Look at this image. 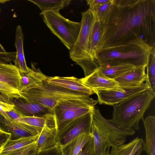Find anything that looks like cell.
Wrapping results in <instances>:
<instances>
[{
	"label": "cell",
	"mask_w": 155,
	"mask_h": 155,
	"mask_svg": "<svg viewBox=\"0 0 155 155\" xmlns=\"http://www.w3.org/2000/svg\"><path fill=\"white\" fill-rule=\"evenodd\" d=\"M7 52L2 45L0 44V53H5Z\"/></svg>",
	"instance_id": "38"
},
{
	"label": "cell",
	"mask_w": 155,
	"mask_h": 155,
	"mask_svg": "<svg viewBox=\"0 0 155 155\" xmlns=\"http://www.w3.org/2000/svg\"><path fill=\"white\" fill-rule=\"evenodd\" d=\"M146 83L135 87L118 86L112 89L93 90L97 96L100 104L114 106L123 100L140 92L149 88Z\"/></svg>",
	"instance_id": "9"
},
{
	"label": "cell",
	"mask_w": 155,
	"mask_h": 155,
	"mask_svg": "<svg viewBox=\"0 0 155 155\" xmlns=\"http://www.w3.org/2000/svg\"><path fill=\"white\" fill-rule=\"evenodd\" d=\"M155 97L150 88L143 91L113 106L112 120L118 125L127 129L138 130L140 120Z\"/></svg>",
	"instance_id": "4"
},
{
	"label": "cell",
	"mask_w": 155,
	"mask_h": 155,
	"mask_svg": "<svg viewBox=\"0 0 155 155\" xmlns=\"http://www.w3.org/2000/svg\"><path fill=\"white\" fill-rule=\"evenodd\" d=\"M59 10L41 12L40 15L51 32L70 50L78 38L81 23L65 18L60 14Z\"/></svg>",
	"instance_id": "7"
},
{
	"label": "cell",
	"mask_w": 155,
	"mask_h": 155,
	"mask_svg": "<svg viewBox=\"0 0 155 155\" xmlns=\"http://www.w3.org/2000/svg\"><path fill=\"white\" fill-rule=\"evenodd\" d=\"M143 121L146 132V140L143 145V150L147 155H155V117L150 116Z\"/></svg>",
	"instance_id": "22"
},
{
	"label": "cell",
	"mask_w": 155,
	"mask_h": 155,
	"mask_svg": "<svg viewBox=\"0 0 155 155\" xmlns=\"http://www.w3.org/2000/svg\"><path fill=\"white\" fill-rule=\"evenodd\" d=\"M10 101L15 108L24 115L42 117L54 116L53 109L41 104L28 101L21 97Z\"/></svg>",
	"instance_id": "11"
},
{
	"label": "cell",
	"mask_w": 155,
	"mask_h": 155,
	"mask_svg": "<svg viewBox=\"0 0 155 155\" xmlns=\"http://www.w3.org/2000/svg\"><path fill=\"white\" fill-rule=\"evenodd\" d=\"M39 135L24 137L15 139L8 136L0 147V155H13L36 142Z\"/></svg>",
	"instance_id": "13"
},
{
	"label": "cell",
	"mask_w": 155,
	"mask_h": 155,
	"mask_svg": "<svg viewBox=\"0 0 155 155\" xmlns=\"http://www.w3.org/2000/svg\"></svg>",
	"instance_id": "43"
},
{
	"label": "cell",
	"mask_w": 155,
	"mask_h": 155,
	"mask_svg": "<svg viewBox=\"0 0 155 155\" xmlns=\"http://www.w3.org/2000/svg\"><path fill=\"white\" fill-rule=\"evenodd\" d=\"M15 45L16 50V55L14 61L15 65L20 73L28 72L29 68L27 65L23 50L24 35L21 26L18 25L15 32Z\"/></svg>",
	"instance_id": "19"
},
{
	"label": "cell",
	"mask_w": 155,
	"mask_h": 155,
	"mask_svg": "<svg viewBox=\"0 0 155 155\" xmlns=\"http://www.w3.org/2000/svg\"><path fill=\"white\" fill-rule=\"evenodd\" d=\"M10 135H12L11 133L0 128V137L4 136H8Z\"/></svg>",
	"instance_id": "37"
},
{
	"label": "cell",
	"mask_w": 155,
	"mask_h": 155,
	"mask_svg": "<svg viewBox=\"0 0 155 155\" xmlns=\"http://www.w3.org/2000/svg\"><path fill=\"white\" fill-rule=\"evenodd\" d=\"M47 77L39 83L19 92L21 97L28 101L39 103L53 110L61 101L90 97L85 94L50 84L46 81Z\"/></svg>",
	"instance_id": "5"
},
{
	"label": "cell",
	"mask_w": 155,
	"mask_h": 155,
	"mask_svg": "<svg viewBox=\"0 0 155 155\" xmlns=\"http://www.w3.org/2000/svg\"><path fill=\"white\" fill-rule=\"evenodd\" d=\"M98 103L90 97L59 103L53 109L57 134L75 120L92 111Z\"/></svg>",
	"instance_id": "6"
},
{
	"label": "cell",
	"mask_w": 155,
	"mask_h": 155,
	"mask_svg": "<svg viewBox=\"0 0 155 155\" xmlns=\"http://www.w3.org/2000/svg\"><path fill=\"white\" fill-rule=\"evenodd\" d=\"M0 128H1V129H2V128H1V127H0Z\"/></svg>",
	"instance_id": "42"
},
{
	"label": "cell",
	"mask_w": 155,
	"mask_h": 155,
	"mask_svg": "<svg viewBox=\"0 0 155 155\" xmlns=\"http://www.w3.org/2000/svg\"><path fill=\"white\" fill-rule=\"evenodd\" d=\"M43 12L48 10H60L69 5L70 0H28Z\"/></svg>",
	"instance_id": "24"
},
{
	"label": "cell",
	"mask_w": 155,
	"mask_h": 155,
	"mask_svg": "<svg viewBox=\"0 0 155 155\" xmlns=\"http://www.w3.org/2000/svg\"><path fill=\"white\" fill-rule=\"evenodd\" d=\"M146 82L150 90L155 93V45L151 51L147 65Z\"/></svg>",
	"instance_id": "26"
},
{
	"label": "cell",
	"mask_w": 155,
	"mask_h": 155,
	"mask_svg": "<svg viewBox=\"0 0 155 155\" xmlns=\"http://www.w3.org/2000/svg\"><path fill=\"white\" fill-rule=\"evenodd\" d=\"M81 16L80 32L75 44L69 50V56L71 59L85 72L91 70L96 64L95 61L90 58L87 54L88 43L95 18L89 8L82 12Z\"/></svg>",
	"instance_id": "8"
},
{
	"label": "cell",
	"mask_w": 155,
	"mask_h": 155,
	"mask_svg": "<svg viewBox=\"0 0 155 155\" xmlns=\"http://www.w3.org/2000/svg\"><path fill=\"white\" fill-rule=\"evenodd\" d=\"M58 144L56 128L45 124L42 129L37 141V147L38 153Z\"/></svg>",
	"instance_id": "20"
},
{
	"label": "cell",
	"mask_w": 155,
	"mask_h": 155,
	"mask_svg": "<svg viewBox=\"0 0 155 155\" xmlns=\"http://www.w3.org/2000/svg\"><path fill=\"white\" fill-rule=\"evenodd\" d=\"M91 132L93 135L95 155H103L110 147L125 143L127 138L133 135L134 129H127L116 124L112 119H106L99 109L92 111Z\"/></svg>",
	"instance_id": "3"
},
{
	"label": "cell",
	"mask_w": 155,
	"mask_h": 155,
	"mask_svg": "<svg viewBox=\"0 0 155 155\" xmlns=\"http://www.w3.org/2000/svg\"><path fill=\"white\" fill-rule=\"evenodd\" d=\"M78 155H95L93 137Z\"/></svg>",
	"instance_id": "32"
},
{
	"label": "cell",
	"mask_w": 155,
	"mask_h": 155,
	"mask_svg": "<svg viewBox=\"0 0 155 155\" xmlns=\"http://www.w3.org/2000/svg\"><path fill=\"white\" fill-rule=\"evenodd\" d=\"M0 122L10 133L18 138L33 135L31 133L17 126L12 121L10 122L4 118L0 119Z\"/></svg>",
	"instance_id": "28"
},
{
	"label": "cell",
	"mask_w": 155,
	"mask_h": 155,
	"mask_svg": "<svg viewBox=\"0 0 155 155\" xmlns=\"http://www.w3.org/2000/svg\"><path fill=\"white\" fill-rule=\"evenodd\" d=\"M37 141L13 155H35L38 153L37 147Z\"/></svg>",
	"instance_id": "31"
},
{
	"label": "cell",
	"mask_w": 155,
	"mask_h": 155,
	"mask_svg": "<svg viewBox=\"0 0 155 155\" xmlns=\"http://www.w3.org/2000/svg\"><path fill=\"white\" fill-rule=\"evenodd\" d=\"M19 114L21 118L26 123L40 131L46 124L49 126L55 128L54 116L48 117H42L26 116L22 114L19 112Z\"/></svg>",
	"instance_id": "23"
},
{
	"label": "cell",
	"mask_w": 155,
	"mask_h": 155,
	"mask_svg": "<svg viewBox=\"0 0 155 155\" xmlns=\"http://www.w3.org/2000/svg\"><path fill=\"white\" fill-rule=\"evenodd\" d=\"M6 113L13 120L12 121L17 126L31 133L33 135H39L41 131L26 123L21 118L19 111L14 107Z\"/></svg>",
	"instance_id": "27"
},
{
	"label": "cell",
	"mask_w": 155,
	"mask_h": 155,
	"mask_svg": "<svg viewBox=\"0 0 155 155\" xmlns=\"http://www.w3.org/2000/svg\"><path fill=\"white\" fill-rule=\"evenodd\" d=\"M152 47L139 38L124 44L100 48L94 59L101 67L122 64L146 67Z\"/></svg>",
	"instance_id": "2"
},
{
	"label": "cell",
	"mask_w": 155,
	"mask_h": 155,
	"mask_svg": "<svg viewBox=\"0 0 155 155\" xmlns=\"http://www.w3.org/2000/svg\"><path fill=\"white\" fill-rule=\"evenodd\" d=\"M35 155H61L60 146L56 145L40 152Z\"/></svg>",
	"instance_id": "33"
},
{
	"label": "cell",
	"mask_w": 155,
	"mask_h": 155,
	"mask_svg": "<svg viewBox=\"0 0 155 155\" xmlns=\"http://www.w3.org/2000/svg\"><path fill=\"white\" fill-rule=\"evenodd\" d=\"M146 66L136 67L122 76L114 79L119 86L135 87L139 86L146 81Z\"/></svg>",
	"instance_id": "15"
},
{
	"label": "cell",
	"mask_w": 155,
	"mask_h": 155,
	"mask_svg": "<svg viewBox=\"0 0 155 155\" xmlns=\"http://www.w3.org/2000/svg\"><path fill=\"white\" fill-rule=\"evenodd\" d=\"M113 0L104 4L90 9L95 18L98 19L103 24L105 18L108 14L113 5Z\"/></svg>",
	"instance_id": "29"
},
{
	"label": "cell",
	"mask_w": 155,
	"mask_h": 155,
	"mask_svg": "<svg viewBox=\"0 0 155 155\" xmlns=\"http://www.w3.org/2000/svg\"><path fill=\"white\" fill-rule=\"evenodd\" d=\"M144 141L137 137L126 144L111 147L109 155H140L144 151Z\"/></svg>",
	"instance_id": "17"
},
{
	"label": "cell",
	"mask_w": 155,
	"mask_h": 155,
	"mask_svg": "<svg viewBox=\"0 0 155 155\" xmlns=\"http://www.w3.org/2000/svg\"><path fill=\"white\" fill-rule=\"evenodd\" d=\"M92 111L75 120L57 134L59 145L67 144L82 134L91 133Z\"/></svg>",
	"instance_id": "10"
},
{
	"label": "cell",
	"mask_w": 155,
	"mask_h": 155,
	"mask_svg": "<svg viewBox=\"0 0 155 155\" xmlns=\"http://www.w3.org/2000/svg\"><path fill=\"white\" fill-rule=\"evenodd\" d=\"M49 84L86 94L89 96L95 94L94 91L85 84L80 79L74 77H47Z\"/></svg>",
	"instance_id": "12"
},
{
	"label": "cell",
	"mask_w": 155,
	"mask_h": 155,
	"mask_svg": "<svg viewBox=\"0 0 155 155\" xmlns=\"http://www.w3.org/2000/svg\"><path fill=\"white\" fill-rule=\"evenodd\" d=\"M4 142L0 143V147L2 146V145L3 144V143Z\"/></svg>",
	"instance_id": "41"
},
{
	"label": "cell",
	"mask_w": 155,
	"mask_h": 155,
	"mask_svg": "<svg viewBox=\"0 0 155 155\" xmlns=\"http://www.w3.org/2000/svg\"><path fill=\"white\" fill-rule=\"evenodd\" d=\"M0 101L6 103H10V99L0 91Z\"/></svg>",
	"instance_id": "36"
},
{
	"label": "cell",
	"mask_w": 155,
	"mask_h": 155,
	"mask_svg": "<svg viewBox=\"0 0 155 155\" xmlns=\"http://www.w3.org/2000/svg\"><path fill=\"white\" fill-rule=\"evenodd\" d=\"M102 25L99 49L139 38L153 47L155 45V0H113Z\"/></svg>",
	"instance_id": "1"
},
{
	"label": "cell",
	"mask_w": 155,
	"mask_h": 155,
	"mask_svg": "<svg viewBox=\"0 0 155 155\" xmlns=\"http://www.w3.org/2000/svg\"><path fill=\"white\" fill-rule=\"evenodd\" d=\"M110 0H87V5L91 9L97 6L107 3Z\"/></svg>",
	"instance_id": "35"
},
{
	"label": "cell",
	"mask_w": 155,
	"mask_h": 155,
	"mask_svg": "<svg viewBox=\"0 0 155 155\" xmlns=\"http://www.w3.org/2000/svg\"><path fill=\"white\" fill-rule=\"evenodd\" d=\"M103 32V25L98 19L95 18L87 50V55L93 60H95L96 53L99 49Z\"/></svg>",
	"instance_id": "18"
},
{
	"label": "cell",
	"mask_w": 155,
	"mask_h": 155,
	"mask_svg": "<svg viewBox=\"0 0 155 155\" xmlns=\"http://www.w3.org/2000/svg\"><path fill=\"white\" fill-rule=\"evenodd\" d=\"M16 55V52L0 53V61L6 63L14 61Z\"/></svg>",
	"instance_id": "34"
},
{
	"label": "cell",
	"mask_w": 155,
	"mask_h": 155,
	"mask_svg": "<svg viewBox=\"0 0 155 155\" xmlns=\"http://www.w3.org/2000/svg\"><path fill=\"white\" fill-rule=\"evenodd\" d=\"M8 137V136H4L0 137V143L5 141Z\"/></svg>",
	"instance_id": "39"
},
{
	"label": "cell",
	"mask_w": 155,
	"mask_h": 155,
	"mask_svg": "<svg viewBox=\"0 0 155 155\" xmlns=\"http://www.w3.org/2000/svg\"><path fill=\"white\" fill-rule=\"evenodd\" d=\"M80 79L85 84L92 90L112 89L118 86L114 80L105 76L98 68L89 75Z\"/></svg>",
	"instance_id": "14"
},
{
	"label": "cell",
	"mask_w": 155,
	"mask_h": 155,
	"mask_svg": "<svg viewBox=\"0 0 155 155\" xmlns=\"http://www.w3.org/2000/svg\"><path fill=\"white\" fill-rule=\"evenodd\" d=\"M92 137L91 132L82 134L65 145H59L61 155H78Z\"/></svg>",
	"instance_id": "21"
},
{
	"label": "cell",
	"mask_w": 155,
	"mask_h": 155,
	"mask_svg": "<svg viewBox=\"0 0 155 155\" xmlns=\"http://www.w3.org/2000/svg\"><path fill=\"white\" fill-rule=\"evenodd\" d=\"M135 67L130 64H122L108 67H98L99 71L105 76L114 80L134 69Z\"/></svg>",
	"instance_id": "25"
},
{
	"label": "cell",
	"mask_w": 155,
	"mask_h": 155,
	"mask_svg": "<svg viewBox=\"0 0 155 155\" xmlns=\"http://www.w3.org/2000/svg\"><path fill=\"white\" fill-rule=\"evenodd\" d=\"M0 91L7 97L10 100L13 98L21 97L18 90L7 83L1 81H0Z\"/></svg>",
	"instance_id": "30"
},
{
	"label": "cell",
	"mask_w": 155,
	"mask_h": 155,
	"mask_svg": "<svg viewBox=\"0 0 155 155\" xmlns=\"http://www.w3.org/2000/svg\"><path fill=\"white\" fill-rule=\"evenodd\" d=\"M110 148L108 149L106 152L103 155H109Z\"/></svg>",
	"instance_id": "40"
},
{
	"label": "cell",
	"mask_w": 155,
	"mask_h": 155,
	"mask_svg": "<svg viewBox=\"0 0 155 155\" xmlns=\"http://www.w3.org/2000/svg\"><path fill=\"white\" fill-rule=\"evenodd\" d=\"M21 78L20 73L14 65L0 61V81L18 90Z\"/></svg>",
	"instance_id": "16"
}]
</instances>
